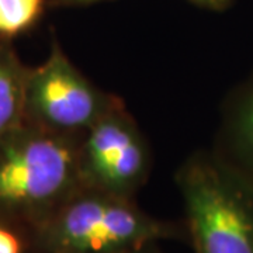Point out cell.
<instances>
[{
    "mask_svg": "<svg viewBox=\"0 0 253 253\" xmlns=\"http://www.w3.org/2000/svg\"><path fill=\"white\" fill-rule=\"evenodd\" d=\"M79 141L24 121L0 136V221L30 234L81 189Z\"/></svg>",
    "mask_w": 253,
    "mask_h": 253,
    "instance_id": "obj_1",
    "label": "cell"
},
{
    "mask_svg": "<svg viewBox=\"0 0 253 253\" xmlns=\"http://www.w3.org/2000/svg\"><path fill=\"white\" fill-rule=\"evenodd\" d=\"M176 238L180 226L149 215L134 199L89 187L28 234L37 253H126Z\"/></svg>",
    "mask_w": 253,
    "mask_h": 253,
    "instance_id": "obj_2",
    "label": "cell"
},
{
    "mask_svg": "<svg viewBox=\"0 0 253 253\" xmlns=\"http://www.w3.org/2000/svg\"><path fill=\"white\" fill-rule=\"evenodd\" d=\"M176 184L196 253H253V179L218 154L197 151Z\"/></svg>",
    "mask_w": 253,
    "mask_h": 253,
    "instance_id": "obj_3",
    "label": "cell"
},
{
    "mask_svg": "<svg viewBox=\"0 0 253 253\" xmlns=\"http://www.w3.org/2000/svg\"><path fill=\"white\" fill-rule=\"evenodd\" d=\"M121 104L116 94L89 81L54 41L45 61L28 69L23 121L58 135L82 138Z\"/></svg>",
    "mask_w": 253,
    "mask_h": 253,
    "instance_id": "obj_4",
    "label": "cell"
},
{
    "mask_svg": "<svg viewBox=\"0 0 253 253\" xmlns=\"http://www.w3.org/2000/svg\"><path fill=\"white\" fill-rule=\"evenodd\" d=\"M151 148L124 103L79 141L82 187L134 199L151 173Z\"/></svg>",
    "mask_w": 253,
    "mask_h": 253,
    "instance_id": "obj_5",
    "label": "cell"
},
{
    "mask_svg": "<svg viewBox=\"0 0 253 253\" xmlns=\"http://www.w3.org/2000/svg\"><path fill=\"white\" fill-rule=\"evenodd\" d=\"M215 151L253 179V72L226 97Z\"/></svg>",
    "mask_w": 253,
    "mask_h": 253,
    "instance_id": "obj_6",
    "label": "cell"
},
{
    "mask_svg": "<svg viewBox=\"0 0 253 253\" xmlns=\"http://www.w3.org/2000/svg\"><path fill=\"white\" fill-rule=\"evenodd\" d=\"M28 66L4 38H0V136L23 123Z\"/></svg>",
    "mask_w": 253,
    "mask_h": 253,
    "instance_id": "obj_7",
    "label": "cell"
},
{
    "mask_svg": "<svg viewBox=\"0 0 253 253\" xmlns=\"http://www.w3.org/2000/svg\"><path fill=\"white\" fill-rule=\"evenodd\" d=\"M45 0H0V38L28 31L44 13Z\"/></svg>",
    "mask_w": 253,
    "mask_h": 253,
    "instance_id": "obj_8",
    "label": "cell"
},
{
    "mask_svg": "<svg viewBox=\"0 0 253 253\" xmlns=\"http://www.w3.org/2000/svg\"><path fill=\"white\" fill-rule=\"evenodd\" d=\"M0 253H24L21 229L0 221Z\"/></svg>",
    "mask_w": 253,
    "mask_h": 253,
    "instance_id": "obj_9",
    "label": "cell"
},
{
    "mask_svg": "<svg viewBox=\"0 0 253 253\" xmlns=\"http://www.w3.org/2000/svg\"><path fill=\"white\" fill-rule=\"evenodd\" d=\"M190 3L210 10H222L232 3V0H189Z\"/></svg>",
    "mask_w": 253,
    "mask_h": 253,
    "instance_id": "obj_10",
    "label": "cell"
},
{
    "mask_svg": "<svg viewBox=\"0 0 253 253\" xmlns=\"http://www.w3.org/2000/svg\"><path fill=\"white\" fill-rule=\"evenodd\" d=\"M100 1H104V0H54L55 4L58 6H68V7H72V6H90L94 3H100Z\"/></svg>",
    "mask_w": 253,
    "mask_h": 253,
    "instance_id": "obj_11",
    "label": "cell"
},
{
    "mask_svg": "<svg viewBox=\"0 0 253 253\" xmlns=\"http://www.w3.org/2000/svg\"><path fill=\"white\" fill-rule=\"evenodd\" d=\"M126 253H159L158 252V248H156V244L148 245V246H144V248H139V249H135V251H129V252Z\"/></svg>",
    "mask_w": 253,
    "mask_h": 253,
    "instance_id": "obj_12",
    "label": "cell"
}]
</instances>
